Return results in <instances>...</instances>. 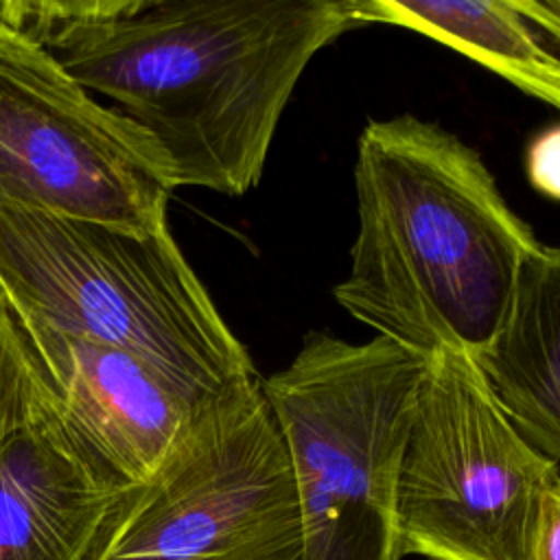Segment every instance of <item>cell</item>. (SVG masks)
I'll use <instances>...</instances> for the list:
<instances>
[{"label":"cell","instance_id":"obj_1","mask_svg":"<svg viewBox=\"0 0 560 560\" xmlns=\"http://www.w3.org/2000/svg\"><path fill=\"white\" fill-rule=\"evenodd\" d=\"M359 0H26L22 33L162 149L173 186L241 197L311 59Z\"/></svg>","mask_w":560,"mask_h":560},{"label":"cell","instance_id":"obj_2","mask_svg":"<svg viewBox=\"0 0 560 560\" xmlns=\"http://www.w3.org/2000/svg\"><path fill=\"white\" fill-rule=\"evenodd\" d=\"M357 236L335 300L378 337L424 357H477L503 326L540 245L483 158L411 114L357 140Z\"/></svg>","mask_w":560,"mask_h":560},{"label":"cell","instance_id":"obj_3","mask_svg":"<svg viewBox=\"0 0 560 560\" xmlns=\"http://www.w3.org/2000/svg\"><path fill=\"white\" fill-rule=\"evenodd\" d=\"M0 295L24 322L138 354L201 402L258 378L168 225L0 208Z\"/></svg>","mask_w":560,"mask_h":560},{"label":"cell","instance_id":"obj_4","mask_svg":"<svg viewBox=\"0 0 560 560\" xmlns=\"http://www.w3.org/2000/svg\"><path fill=\"white\" fill-rule=\"evenodd\" d=\"M429 357L308 332L262 378L293 470L298 560H400L396 490Z\"/></svg>","mask_w":560,"mask_h":560},{"label":"cell","instance_id":"obj_5","mask_svg":"<svg viewBox=\"0 0 560 560\" xmlns=\"http://www.w3.org/2000/svg\"><path fill=\"white\" fill-rule=\"evenodd\" d=\"M553 459L512 424L479 365L438 352L418 392L396 490L400 553L536 560Z\"/></svg>","mask_w":560,"mask_h":560},{"label":"cell","instance_id":"obj_6","mask_svg":"<svg viewBox=\"0 0 560 560\" xmlns=\"http://www.w3.org/2000/svg\"><path fill=\"white\" fill-rule=\"evenodd\" d=\"M300 542L293 470L258 376L197 413L90 560H298Z\"/></svg>","mask_w":560,"mask_h":560},{"label":"cell","instance_id":"obj_7","mask_svg":"<svg viewBox=\"0 0 560 560\" xmlns=\"http://www.w3.org/2000/svg\"><path fill=\"white\" fill-rule=\"evenodd\" d=\"M175 190L158 142L33 37L0 26V208L155 232Z\"/></svg>","mask_w":560,"mask_h":560},{"label":"cell","instance_id":"obj_8","mask_svg":"<svg viewBox=\"0 0 560 560\" xmlns=\"http://www.w3.org/2000/svg\"><path fill=\"white\" fill-rule=\"evenodd\" d=\"M20 324L66 429L85 459L118 488L144 486L210 405L122 348Z\"/></svg>","mask_w":560,"mask_h":560},{"label":"cell","instance_id":"obj_9","mask_svg":"<svg viewBox=\"0 0 560 560\" xmlns=\"http://www.w3.org/2000/svg\"><path fill=\"white\" fill-rule=\"evenodd\" d=\"M131 490L85 459L55 405L0 446V560H90Z\"/></svg>","mask_w":560,"mask_h":560},{"label":"cell","instance_id":"obj_10","mask_svg":"<svg viewBox=\"0 0 560 560\" xmlns=\"http://www.w3.org/2000/svg\"><path fill=\"white\" fill-rule=\"evenodd\" d=\"M472 359L516 431L560 464V247L527 256L503 326Z\"/></svg>","mask_w":560,"mask_h":560},{"label":"cell","instance_id":"obj_11","mask_svg":"<svg viewBox=\"0 0 560 560\" xmlns=\"http://www.w3.org/2000/svg\"><path fill=\"white\" fill-rule=\"evenodd\" d=\"M359 18L440 42L560 112V50L512 0H359Z\"/></svg>","mask_w":560,"mask_h":560},{"label":"cell","instance_id":"obj_12","mask_svg":"<svg viewBox=\"0 0 560 560\" xmlns=\"http://www.w3.org/2000/svg\"><path fill=\"white\" fill-rule=\"evenodd\" d=\"M55 405L33 346L0 295V446Z\"/></svg>","mask_w":560,"mask_h":560},{"label":"cell","instance_id":"obj_13","mask_svg":"<svg viewBox=\"0 0 560 560\" xmlns=\"http://www.w3.org/2000/svg\"><path fill=\"white\" fill-rule=\"evenodd\" d=\"M525 173L529 186L560 201V122L538 131L525 149Z\"/></svg>","mask_w":560,"mask_h":560},{"label":"cell","instance_id":"obj_14","mask_svg":"<svg viewBox=\"0 0 560 560\" xmlns=\"http://www.w3.org/2000/svg\"><path fill=\"white\" fill-rule=\"evenodd\" d=\"M536 560H560V477L551 483L542 503Z\"/></svg>","mask_w":560,"mask_h":560},{"label":"cell","instance_id":"obj_15","mask_svg":"<svg viewBox=\"0 0 560 560\" xmlns=\"http://www.w3.org/2000/svg\"><path fill=\"white\" fill-rule=\"evenodd\" d=\"M514 9L560 50V0H512Z\"/></svg>","mask_w":560,"mask_h":560},{"label":"cell","instance_id":"obj_16","mask_svg":"<svg viewBox=\"0 0 560 560\" xmlns=\"http://www.w3.org/2000/svg\"><path fill=\"white\" fill-rule=\"evenodd\" d=\"M26 15V0H0V26H13L22 31Z\"/></svg>","mask_w":560,"mask_h":560}]
</instances>
